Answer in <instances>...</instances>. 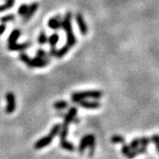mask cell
<instances>
[{"label": "cell", "mask_w": 159, "mask_h": 159, "mask_svg": "<svg viewBox=\"0 0 159 159\" xmlns=\"http://www.w3.org/2000/svg\"><path fill=\"white\" fill-rule=\"evenodd\" d=\"M71 19H72V13L71 11H67L63 19L61 20V28L66 33L67 36V44L71 47L76 44V38L72 30L71 26Z\"/></svg>", "instance_id": "cell-1"}, {"label": "cell", "mask_w": 159, "mask_h": 159, "mask_svg": "<svg viewBox=\"0 0 159 159\" xmlns=\"http://www.w3.org/2000/svg\"><path fill=\"white\" fill-rule=\"evenodd\" d=\"M102 97V93L99 90H87V91H80L75 92L71 94V101L73 102H79L80 101L85 100L86 98L100 99Z\"/></svg>", "instance_id": "cell-2"}, {"label": "cell", "mask_w": 159, "mask_h": 159, "mask_svg": "<svg viewBox=\"0 0 159 159\" xmlns=\"http://www.w3.org/2000/svg\"><path fill=\"white\" fill-rule=\"evenodd\" d=\"M7 107L5 111L7 114L13 113L16 110V97L12 92L7 93L6 94Z\"/></svg>", "instance_id": "cell-3"}, {"label": "cell", "mask_w": 159, "mask_h": 159, "mask_svg": "<svg viewBox=\"0 0 159 159\" xmlns=\"http://www.w3.org/2000/svg\"><path fill=\"white\" fill-rule=\"evenodd\" d=\"M50 63L49 59H42L39 57L36 56L34 59H30V63H28V67L34 68V67H44Z\"/></svg>", "instance_id": "cell-4"}, {"label": "cell", "mask_w": 159, "mask_h": 159, "mask_svg": "<svg viewBox=\"0 0 159 159\" xmlns=\"http://www.w3.org/2000/svg\"><path fill=\"white\" fill-rule=\"evenodd\" d=\"M75 21L77 23L78 27H79L80 32V34H83V35H86L87 33H88V26L86 25V22L84 19V16L82 15L81 13L77 12L75 16Z\"/></svg>", "instance_id": "cell-5"}, {"label": "cell", "mask_w": 159, "mask_h": 159, "mask_svg": "<svg viewBox=\"0 0 159 159\" xmlns=\"http://www.w3.org/2000/svg\"><path fill=\"white\" fill-rule=\"evenodd\" d=\"M77 108L75 107H71L68 111L67 112V114L64 115V120H63V124L64 125L69 126V124L71 123H72L75 117H76V115H77Z\"/></svg>", "instance_id": "cell-6"}, {"label": "cell", "mask_w": 159, "mask_h": 159, "mask_svg": "<svg viewBox=\"0 0 159 159\" xmlns=\"http://www.w3.org/2000/svg\"><path fill=\"white\" fill-rule=\"evenodd\" d=\"M80 107H83L86 110H96L98 109L101 107V103L98 101H87V100H82L80 101L79 102Z\"/></svg>", "instance_id": "cell-7"}, {"label": "cell", "mask_w": 159, "mask_h": 159, "mask_svg": "<svg viewBox=\"0 0 159 159\" xmlns=\"http://www.w3.org/2000/svg\"><path fill=\"white\" fill-rule=\"evenodd\" d=\"M52 140H53V137L52 136H50V135L43 136V137H42L41 139H39L38 141H36L35 144H34V149H43V148L46 147L50 144H51Z\"/></svg>", "instance_id": "cell-8"}, {"label": "cell", "mask_w": 159, "mask_h": 159, "mask_svg": "<svg viewBox=\"0 0 159 159\" xmlns=\"http://www.w3.org/2000/svg\"><path fill=\"white\" fill-rule=\"evenodd\" d=\"M30 46H31L30 42H24V43L14 42L11 44H8V50L11 51H22L29 48Z\"/></svg>", "instance_id": "cell-9"}, {"label": "cell", "mask_w": 159, "mask_h": 159, "mask_svg": "<svg viewBox=\"0 0 159 159\" xmlns=\"http://www.w3.org/2000/svg\"><path fill=\"white\" fill-rule=\"evenodd\" d=\"M38 9V2H33L30 6H29V9H28L27 12L23 16V21L24 22H27L28 20H30L32 18V16L35 14L37 10Z\"/></svg>", "instance_id": "cell-10"}, {"label": "cell", "mask_w": 159, "mask_h": 159, "mask_svg": "<svg viewBox=\"0 0 159 159\" xmlns=\"http://www.w3.org/2000/svg\"><path fill=\"white\" fill-rule=\"evenodd\" d=\"M147 152V147L145 146H140L136 148V149H133V150L130 151V153H128L126 157H128V159H132L136 157V156H138L140 154H143Z\"/></svg>", "instance_id": "cell-11"}, {"label": "cell", "mask_w": 159, "mask_h": 159, "mask_svg": "<svg viewBox=\"0 0 159 159\" xmlns=\"http://www.w3.org/2000/svg\"><path fill=\"white\" fill-rule=\"evenodd\" d=\"M59 16H55L54 18H51L48 20V27L50 28L51 30H58L61 28V19L59 18Z\"/></svg>", "instance_id": "cell-12"}, {"label": "cell", "mask_w": 159, "mask_h": 159, "mask_svg": "<svg viewBox=\"0 0 159 159\" xmlns=\"http://www.w3.org/2000/svg\"><path fill=\"white\" fill-rule=\"evenodd\" d=\"M87 140H88V147L90 150V155H92L95 149L96 145V138L93 134L87 135Z\"/></svg>", "instance_id": "cell-13"}, {"label": "cell", "mask_w": 159, "mask_h": 159, "mask_svg": "<svg viewBox=\"0 0 159 159\" xmlns=\"http://www.w3.org/2000/svg\"><path fill=\"white\" fill-rule=\"evenodd\" d=\"M21 32L20 30H14L11 34L9 35L8 38V44H11V43H14V42H16L17 40L19 39V38L20 37Z\"/></svg>", "instance_id": "cell-14"}, {"label": "cell", "mask_w": 159, "mask_h": 159, "mask_svg": "<svg viewBox=\"0 0 159 159\" xmlns=\"http://www.w3.org/2000/svg\"><path fill=\"white\" fill-rule=\"evenodd\" d=\"M70 48H71V47H70V46H68L67 43H66V44H65L64 46H62V47H61L59 50H57L55 57H56V58H58V59H61V58H63L65 55H67V53H68Z\"/></svg>", "instance_id": "cell-15"}, {"label": "cell", "mask_w": 159, "mask_h": 159, "mask_svg": "<svg viewBox=\"0 0 159 159\" xmlns=\"http://www.w3.org/2000/svg\"><path fill=\"white\" fill-rule=\"evenodd\" d=\"M60 144L61 148L65 149V150L70 151V152H72V151L75 150V146H74V144L71 142H70V141H67L66 139H65V140H60V144Z\"/></svg>", "instance_id": "cell-16"}, {"label": "cell", "mask_w": 159, "mask_h": 159, "mask_svg": "<svg viewBox=\"0 0 159 159\" xmlns=\"http://www.w3.org/2000/svg\"><path fill=\"white\" fill-rule=\"evenodd\" d=\"M68 106H69V104H68V102H67V101L59 100L57 101V102H55L54 103L53 107H54L55 110H58V111H63V110L66 109Z\"/></svg>", "instance_id": "cell-17"}, {"label": "cell", "mask_w": 159, "mask_h": 159, "mask_svg": "<svg viewBox=\"0 0 159 159\" xmlns=\"http://www.w3.org/2000/svg\"><path fill=\"white\" fill-rule=\"evenodd\" d=\"M87 148H88V140H87V135H86V136H83L80 141L78 149H79L80 153H83Z\"/></svg>", "instance_id": "cell-18"}, {"label": "cell", "mask_w": 159, "mask_h": 159, "mask_svg": "<svg viewBox=\"0 0 159 159\" xmlns=\"http://www.w3.org/2000/svg\"><path fill=\"white\" fill-rule=\"evenodd\" d=\"M59 35L57 33H55V34H51V35L48 38V43L50 44V46H51V47H55L57 45V43H58V42H59Z\"/></svg>", "instance_id": "cell-19"}, {"label": "cell", "mask_w": 159, "mask_h": 159, "mask_svg": "<svg viewBox=\"0 0 159 159\" xmlns=\"http://www.w3.org/2000/svg\"><path fill=\"white\" fill-rule=\"evenodd\" d=\"M14 4H15V0H6L4 4L0 5V12H2L4 11L11 8L13 7Z\"/></svg>", "instance_id": "cell-20"}, {"label": "cell", "mask_w": 159, "mask_h": 159, "mask_svg": "<svg viewBox=\"0 0 159 159\" xmlns=\"http://www.w3.org/2000/svg\"><path fill=\"white\" fill-rule=\"evenodd\" d=\"M67 133H68V126L64 125V124L61 125L60 132H59V133L60 140H65V139L67 138Z\"/></svg>", "instance_id": "cell-21"}, {"label": "cell", "mask_w": 159, "mask_h": 159, "mask_svg": "<svg viewBox=\"0 0 159 159\" xmlns=\"http://www.w3.org/2000/svg\"><path fill=\"white\" fill-rule=\"evenodd\" d=\"M48 41V38H47V35H46V32L42 31L40 33V34L38 35V42L40 45H45Z\"/></svg>", "instance_id": "cell-22"}, {"label": "cell", "mask_w": 159, "mask_h": 159, "mask_svg": "<svg viewBox=\"0 0 159 159\" xmlns=\"http://www.w3.org/2000/svg\"><path fill=\"white\" fill-rule=\"evenodd\" d=\"M111 142L113 144H124L125 142V139L123 136L120 135H114L111 139Z\"/></svg>", "instance_id": "cell-23"}, {"label": "cell", "mask_w": 159, "mask_h": 159, "mask_svg": "<svg viewBox=\"0 0 159 159\" xmlns=\"http://www.w3.org/2000/svg\"><path fill=\"white\" fill-rule=\"evenodd\" d=\"M60 129H61V124H55V125L53 126V128H51L49 135H50V136H52L53 138H54V137L56 136L57 135H59V132H60Z\"/></svg>", "instance_id": "cell-24"}, {"label": "cell", "mask_w": 159, "mask_h": 159, "mask_svg": "<svg viewBox=\"0 0 159 159\" xmlns=\"http://www.w3.org/2000/svg\"><path fill=\"white\" fill-rule=\"evenodd\" d=\"M14 20H15V15L14 14H8V15H6L0 18V21L2 24H6L7 22Z\"/></svg>", "instance_id": "cell-25"}, {"label": "cell", "mask_w": 159, "mask_h": 159, "mask_svg": "<svg viewBox=\"0 0 159 159\" xmlns=\"http://www.w3.org/2000/svg\"><path fill=\"white\" fill-rule=\"evenodd\" d=\"M28 9H29V6L26 3H22L18 8V14L20 16H25V15L27 12Z\"/></svg>", "instance_id": "cell-26"}, {"label": "cell", "mask_w": 159, "mask_h": 159, "mask_svg": "<svg viewBox=\"0 0 159 159\" xmlns=\"http://www.w3.org/2000/svg\"><path fill=\"white\" fill-rule=\"evenodd\" d=\"M19 59H20V60L22 61L24 63H25L26 65H28V63H30V59H31V58H30V57L27 54H25V53L22 52V53H20V54Z\"/></svg>", "instance_id": "cell-27"}, {"label": "cell", "mask_w": 159, "mask_h": 159, "mask_svg": "<svg viewBox=\"0 0 159 159\" xmlns=\"http://www.w3.org/2000/svg\"><path fill=\"white\" fill-rule=\"evenodd\" d=\"M139 141H140V146H145L147 147L151 142L150 138L148 137H140L139 138Z\"/></svg>", "instance_id": "cell-28"}, {"label": "cell", "mask_w": 159, "mask_h": 159, "mask_svg": "<svg viewBox=\"0 0 159 159\" xmlns=\"http://www.w3.org/2000/svg\"><path fill=\"white\" fill-rule=\"evenodd\" d=\"M36 56L39 57V58H42V59H49L48 55H47V53H46L44 50H42V49H39V50H37V52H36Z\"/></svg>", "instance_id": "cell-29"}, {"label": "cell", "mask_w": 159, "mask_h": 159, "mask_svg": "<svg viewBox=\"0 0 159 159\" xmlns=\"http://www.w3.org/2000/svg\"><path fill=\"white\" fill-rule=\"evenodd\" d=\"M129 146L132 150L136 149V148H138V147L140 146V141H139V138L133 139V140L131 141V143H130Z\"/></svg>", "instance_id": "cell-30"}, {"label": "cell", "mask_w": 159, "mask_h": 159, "mask_svg": "<svg viewBox=\"0 0 159 159\" xmlns=\"http://www.w3.org/2000/svg\"><path fill=\"white\" fill-rule=\"evenodd\" d=\"M131 150H132V149H131V148H130L129 144H128H128H124V145H123V147H122V149H121L122 153H123L124 156H127V155L130 153V151Z\"/></svg>", "instance_id": "cell-31"}, {"label": "cell", "mask_w": 159, "mask_h": 159, "mask_svg": "<svg viewBox=\"0 0 159 159\" xmlns=\"http://www.w3.org/2000/svg\"><path fill=\"white\" fill-rule=\"evenodd\" d=\"M5 30H6V25L2 23L0 25V35H2L5 32Z\"/></svg>", "instance_id": "cell-32"}, {"label": "cell", "mask_w": 159, "mask_h": 159, "mask_svg": "<svg viewBox=\"0 0 159 159\" xmlns=\"http://www.w3.org/2000/svg\"><path fill=\"white\" fill-rule=\"evenodd\" d=\"M56 51H57V49L55 47H51L50 50V56H54L55 57V55H56Z\"/></svg>", "instance_id": "cell-33"}, {"label": "cell", "mask_w": 159, "mask_h": 159, "mask_svg": "<svg viewBox=\"0 0 159 159\" xmlns=\"http://www.w3.org/2000/svg\"><path fill=\"white\" fill-rule=\"evenodd\" d=\"M155 145H156V149H157V152H158V153H159V142L156 143V144H155Z\"/></svg>", "instance_id": "cell-34"}]
</instances>
